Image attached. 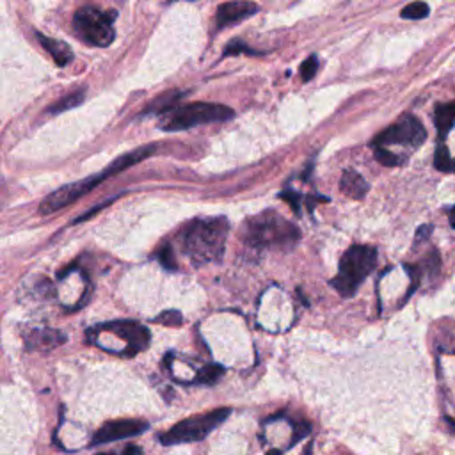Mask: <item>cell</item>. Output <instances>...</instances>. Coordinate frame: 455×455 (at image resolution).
Listing matches in <instances>:
<instances>
[{
  "instance_id": "25",
  "label": "cell",
  "mask_w": 455,
  "mask_h": 455,
  "mask_svg": "<svg viewBox=\"0 0 455 455\" xmlns=\"http://www.w3.org/2000/svg\"><path fill=\"white\" fill-rule=\"evenodd\" d=\"M310 431H311L310 423L299 422L297 425H295V429H294V439H292V443H290V447H294V445L297 443L299 439H302V438H304V436L310 434Z\"/></svg>"
},
{
  "instance_id": "1",
  "label": "cell",
  "mask_w": 455,
  "mask_h": 455,
  "mask_svg": "<svg viewBox=\"0 0 455 455\" xmlns=\"http://www.w3.org/2000/svg\"><path fill=\"white\" fill-rule=\"evenodd\" d=\"M230 223L226 217L194 219L183 228L180 242L187 257L194 265L219 261L226 248Z\"/></svg>"
},
{
  "instance_id": "9",
  "label": "cell",
  "mask_w": 455,
  "mask_h": 455,
  "mask_svg": "<svg viewBox=\"0 0 455 455\" xmlns=\"http://www.w3.org/2000/svg\"><path fill=\"white\" fill-rule=\"evenodd\" d=\"M96 329H100V331H109L112 333V335H116L118 338L123 340L124 344H127L124 356L129 358H133L136 354L148 349L149 340H151L148 329H146L142 324L133 322V320H114V322L98 326Z\"/></svg>"
},
{
  "instance_id": "12",
  "label": "cell",
  "mask_w": 455,
  "mask_h": 455,
  "mask_svg": "<svg viewBox=\"0 0 455 455\" xmlns=\"http://www.w3.org/2000/svg\"><path fill=\"white\" fill-rule=\"evenodd\" d=\"M29 351H52L66 342V335L57 329H32L24 336Z\"/></svg>"
},
{
  "instance_id": "18",
  "label": "cell",
  "mask_w": 455,
  "mask_h": 455,
  "mask_svg": "<svg viewBox=\"0 0 455 455\" xmlns=\"http://www.w3.org/2000/svg\"><path fill=\"white\" fill-rule=\"evenodd\" d=\"M434 166L441 173H452L454 171V160L450 157V151L445 146V142H439L434 154Z\"/></svg>"
},
{
  "instance_id": "2",
  "label": "cell",
  "mask_w": 455,
  "mask_h": 455,
  "mask_svg": "<svg viewBox=\"0 0 455 455\" xmlns=\"http://www.w3.org/2000/svg\"><path fill=\"white\" fill-rule=\"evenodd\" d=\"M155 151V146H142V148H137L130 154L121 155L120 158L112 162L111 166L105 167L102 173L95 174V176H89L86 180H80V182L75 183H68V185L61 187L55 192H52L50 196H46L45 199L41 201V207H39V212H41L43 216H48V214H54V212L62 210L68 205L75 203L77 199H80L82 196H86L87 192H91L95 187H98L100 183L105 182L107 178L114 176V174L121 173V171L129 169V167L136 166L141 160L148 158L149 155Z\"/></svg>"
},
{
  "instance_id": "5",
  "label": "cell",
  "mask_w": 455,
  "mask_h": 455,
  "mask_svg": "<svg viewBox=\"0 0 455 455\" xmlns=\"http://www.w3.org/2000/svg\"><path fill=\"white\" fill-rule=\"evenodd\" d=\"M232 118L233 111L226 105L196 102V104H187L183 107L164 112L160 129L166 132H178V130H189L198 124L219 123V121H228Z\"/></svg>"
},
{
  "instance_id": "20",
  "label": "cell",
  "mask_w": 455,
  "mask_h": 455,
  "mask_svg": "<svg viewBox=\"0 0 455 455\" xmlns=\"http://www.w3.org/2000/svg\"><path fill=\"white\" fill-rule=\"evenodd\" d=\"M375 158L386 167H395L402 164V158L398 157V155L391 154V151L386 149L384 146H375Z\"/></svg>"
},
{
  "instance_id": "27",
  "label": "cell",
  "mask_w": 455,
  "mask_h": 455,
  "mask_svg": "<svg viewBox=\"0 0 455 455\" xmlns=\"http://www.w3.org/2000/svg\"><path fill=\"white\" fill-rule=\"evenodd\" d=\"M98 455H142V450L137 445H129L124 447L123 450L118 452V454H98Z\"/></svg>"
},
{
  "instance_id": "29",
  "label": "cell",
  "mask_w": 455,
  "mask_h": 455,
  "mask_svg": "<svg viewBox=\"0 0 455 455\" xmlns=\"http://www.w3.org/2000/svg\"><path fill=\"white\" fill-rule=\"evenodd\" d=\"M311 454H313V443L308 445V447L304 448V452H302V455H311Z\"/></svg>"
},
{
  "instance_id": "15",
  "label": "cell",
  "mask_w": 455,
  "mask_h": 455,
  "mask_svg": "<svg viewBox=\"0 0 455 455\" xmlns=\"http://www.w3.org/2000/svg\"><path fill=\"white\" fill-rule=\"evenodd\" d=\"M454 118H455V105L454 102H448V104L438 105L436 109V129H438V133L441 139L450 133V130L454 129Z\"/></svg>"
},
{
  "instance_id": "24",
  "label": "cell",
  "mask_w": 455,
  "mask_h": 455,
  "mask_svg": "<svg viewBox=\"0 0 455 455\" xmlns=\"http://www.w3.org/2000/svg\"><path fill=\"white\" fill-rule=\"evenodd\" d=\"M242 52H245V54H251V55H258V52H254V50L249 48L244 41H233L232 45L226 46V50H224V55L242 54Z\"/></svg>"
},
{
  "instance_id": "16",
  "label": "cell",
  "mask_w": 455,
  "mask_h": 455,
  "mask_svg": "<svg viewBox=\"0 0 455 455\" xmlns=\"http://www.w3.org/2000/svg\"><path fill=\"white\" fill-rule=\"evenodd\" d=\"M84 98H86V89H79V91L71 93V95L64 96V98H61L57 102V104H54L52 107L48 109L50 114H59V112H64V111H70V109L73 107H79L80 104L84 102Z\"/></svg>"
},
{
  "instance_id": "28",
  "label": "cell",
  "mask_w": 455,
  "mask_h": 455,
  "mask_svg": "<svg viewBox=\"0 0 455 455\" xmlns=\"http://www.w3.org/2000/svg\"><path fill=\"white\" fill-rule=\"evenodd\" d=\"M432 232V226H422L418 230V233H416V244H420L422 240L429 239V233Z\"/></svg>"
},
{
  "instance_id": "3",
  "label": "cell",
  "mask_w": 455,
  "mask_h": 455,
  "mask_svg": "<svg viewBox=\"0 0 455 455\" xmlns=\"http://www.w3.org/2000/svg\"><path fill=\"white\" fill-rule=\"evenodd\" d=\"M240 239L251 248L267 249H292L301 239V232L295 224L286 221L277 212L265 210L251 217L245 223Z\"/></svg>"
},
{
  "instance_id": "10",
  "label": "cell",
  "mask_w": 455,
  "mask_h": 455,
  "mask_svg": "<svg viewBox=\"0 0 455 455\" xmlns=\"http://www.w3.org/2000/svg\"><path fill=\"white\" fill-rule=\"evenodd\" d=\"M148 429L149 425L145 420H114V422H107L100 427L93 438V445H105L120 441V439L133 438V436L146 432Z\"/></svg>"
},
{
  "instance_id": "23",
  "label": "cell",
  "mask_w": 455,
  "mask_h": 455,
  "mask_svg": "<svg viewBox=\"0 0 455 455\" xmlns=\"http://www.w3.org/2000/svg\"><path fill=\"white\" fill-rule=\"evenodd\" d=\"M158 260H160V263L166 267L167 270H176V260H174V254H173V248H169V245H164V248L160 249V252H158Z\"/></svg>"
},
{
  "instance_id": "13",
  "label": "cell",
  "mask_w": 455,
  "mask_h": 455,
  "mask_svg": "<svg viewBox=\"0 0 455 455\" xmlns=\"http://www.w3.org/2000/svg\"><path fill=\"white\" fill-rule=\"evenodd\" d=\"M340 191L352 199H363L369 192V183L358 171L347 169L340 180Z\"/></svg>"
},
{
  "instance_id": "7",
  "label": "cell",
  "mask_w": 455,
  "mask_h": 455,
  "mask_svg": "<svg viewBox=\"0 0 455 455\" xmlns=\"http://www.w3.org/2000/svg\"><path fill=\"white\" fill-rule=\"evenodd\" d=\"M114 20H116V12L114 11L104 12L87 6V8H82L75 12L73 29L75 34L87 45L109 46L116 37Z\"/></svg>"
},
{
  "instance_id": "8",
  "label": "cell",
  "mask_w": 455,
  "mask_h": 455,
  "mask_svg": "<svg viewBox=\"0 0 455 455\" xmlns=\"http://www.w3.org/2000/svg\"><path fill=\"white\" fill-rule=\"evenodd\" d=\"M427 139V132L423 129L422 121L413 114H406L402 116L400 121L391 124L389 129L379 133L373 141V146H391V145H402L409 146V148H418L423 145Z\"/></svg>"
},
{
  "instance_id": "22",
  "label": "cell",
  "mask_w": 455,
  "mask_h": 455,
  "mask_svg": "<svg viewBox=\"0 0 455 455\" xmlns=\"http://www.w3.org/2000/svg\"><path fill=\"white\" fill-rule=\"evenodd\" d=\"M317 70H319V59H317V55H310V57L301 64L302 80H304V82H310L315 77V73H317Z\"/></svg>"
},
{
  "instance_id": "31",
  "label": "cell",
  "mask_w": 455,
  "mask_h": 455,
  "mask_svg": "<svg viewBox=\"0 0 455 455\" xmlns=\"http://www.w3.org/2000/svg\"><path fill=\"white\" fill-rule=\"evenodd\" d=\"M169 2H176V0H169Z\"/></svg>"
},
{
  "instance_id": "21",
  "label": "cell",
  "mask_w": 455,
  "mask_h": 455,
  "mask_svg": "<svg viewBox=\"0 0 455 455\" xmlns=\"http://www.w3.org/2000/svg\"><path fill=\"white\" fill-rule=\"evenodd\" d=\"M155 322L162 324V326H167V327H178V326H182L183 317L180 311L169 310V311H164V313L158 315L157 319H155Z\"/></svg>"
},
{
  "instance_id": "26",
  "label": "cell",
  "mask_w": 455,
  "mask_h": 455,
  "mask_svg": "<svg viewBox=\"0 0 455 455\" xmlns=\"http://www.w3.org/2000/svg\"><path fill=\"white\" fill-rule=\"evenodd\" d=\"M281 198L285 199V201H288L290 205H292V208H294L295 214H299V194L294 191H286L283 192Z\"/></svg>"
},
{
  "instance_id": "14",
  "label": "cell",
  "mask_w": 455,
  "mask_h": 455,
  "mask_svg": "<svg viewBox=\"0 0 455 455\" xmlns=\"http://www.w3.org/2000/svg\"><path fill=\"white\" fill-rule=\"evenodd\" d=\"M37 39L41 43L43 48L52 55V59L55 61L57 66H68L71 61H73V52H71L70 46L66 43L57 41V39H52L48 36H43V34H37Z\"/></svg>"
},
{
  "instance_id": "30",
  "label": "cell",
  "mask_w": 455,
  "mask_h": 455,
  "mask_svg": "<svg viewBox=\"0 0 455 455\" xmlns=\"http://www.w3.org/2000/svg\"><path fill=\"white\" fill-rule=\"evenodd\" d=\"M269 455H281V452L277 450V452H269Z\"/></svg>"
},
{
  "instance_id": "17",
  "label": "cell",
  "mask_w": 455,
  "mask_h": 455,
  "mask_svg": "<svg viewBox=\"0 0 455 455\" xmlns=\"http://www.w3.org/2000/svg\"><path fill=\"white\" fill-rule=\"evenodd\" d=\"M224 373V369L221 366V364H216V363H210L207 364V366H203V369L199 370L198 375H196V384H214V382H217L221 379V375Z\"/></svg>"
},
{
  "instance_id": "4",
  "label": "cell",
  "mask_w": 455,
  "mask_h": 455,
  "mask_svg": "<svg viewBox=\"0 0 455 455\" xmlns=\"http://www.w3.org/2000/svg\"><path fill=\"white\" fill-rule=\"evenodd\" d=\"M377 251L372 245H352L340 260L338 274L331 279V286L342 297H352L361 283L375 269Z\"/></svg>"
},
{
  "instance_id": "19",
  "label": "cell",
  "mask_w": 455,
  "mask_h": 455,
  "mask_svg": "<svg viewBox=\"0 0 455 455\" xmlns=\"http://www.w3.org/2000/svg\"><path fill=\"white\" fill-rule=\"evenodd\" d=\"M429 12H431V9H429L425 2H413V4L402 9V18H406V20H422V18L429 17Z\"/></svg>"
},
{
  "instance_id": "6",
  "label": "cell",
  "mask_w": 455,
  "mask_h": 455,
  "mask_svg": "<svg viewBox=\"0 0 455 455\" xmlns=\"http://www.w3.org/2000/svg\"><path fill=\"white\" fill-rule=\"evenodd\" d=\"M230 413H232L230 409L221 407V409L210 411V413L198 414V416L182 420V422L173 425L169 431H166L160 436V443L166 445V447L183 443H198V441L207 438L216 427H219L230 416Z\"/></svg>"
},
{
  "instance_id": "11",
  "label": "cell",
  "mask_w": 455,
  "mask_h": 455,
  "mask_svg": "<svg viewBox=\"0 0 455 455\" xmlns=\"http://www.w3.org/2000/svg\"><path fill=\"white\" fill-rule=\"evenodd\" d=\"M258 11H260V8L254 2H249V0H232V2H226V4L219 6V9H217V29H224L226 25L248 20L252 15H257Z\"/></svg>"
}]
</instances>
